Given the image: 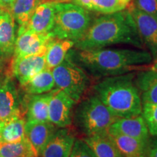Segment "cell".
I'll list each match as a JSON object with an SVG mask.
<instances>
[{
  "instance_id": "8d00e7d4",
  "label": "cell",
  "mask_w": 157,
  "mask_h": 157,
  "mask_svg": "<svg viewBox=\"0 0 157 157\" xmlns=\"http://www.w3.org/2000/svg\"><path fill=\"white\" fill-rule=\"evenodd\" d=\"M71 2V0H69V2Z\"/></svg>"
},
{
  "instance_id": "52a82bcc",
  "label": "cell",
  "mask_w": 157,
  "mask_h": 157,
  "mask_svg": "<svg viewBox=\"0 0 157 157\" xmlns=\"http://www.w3.org/2000/svg\"><path fill=\"white\" fill-rule=\"evenodd\" d=\"M127 9L132 17L143 45L151 55L153 61L157 60V17L139 10L131 3Z\"/></svg>"
},
{
  "instance_id": "603a6c76",
  "label": "cell",
  "mask_w": 157,
  "mask_h": 157,
  "mask_svg": "<svg viewBox=\"0 0 157 157\" xmlns=\"http://www.w3.org/2000/svg\"><path fill=\"white\" fill-rule=\"evenodd\" d=\"M82 139L91 148L97 157H122L114 143L109 138L108 132L85 137Z\"/></svg>"
},
{
  "instance_id": "cb8c5ba5",
  "label": "cell",
  "mask_w": 157,
  "mask_h": 157,
  "mask_svg": "<svg viewBox=\"0 0 157 157\" xmlns=\"http://www.w3.org/2000/svg\"><path fill=\"white\" fill-rule=\"evenodd\" d=\"M56 87L52 70L46 68L22 86L27 95H39L50 92Z\"/></svg>"
},
{
  "instance_id": "2e32d148",
  "label": "cell",
  "mask_w": 157,
  "mask_h": 157,
  "mask_svg": "<svg viewBox=\"0 0 157 157\" xmlns=\"http://www.w3.org/2000/svg\"><path fill=\"white\" fill-rule=\"evenodd\" d=\"M135 83L142 104H157V72L151 67L135 74Z\"/></svg>"
},
{
  "instance_id": "d6a6232c",
  "label": "cell",
  "mask_w": 157,
  "mask_h": 157,
  "mask_svg": "<svg viewBox=\"0 0 157 157\" xmlns=\"http://www.w3.org/2000/svg\"><path fill=\"white\" fill-rule=\"evenodd\" d=\"M151 68L157 72V60H154V63H153V65L151 66Z\"/></svg>"
},
{
  "instance_id": "484cf974",
  "label": "cell",
  "mask_w": 157,
  "mask_h": 157,
  "mask_svg": "<svg viewBox=\"0 0 157 157\" xmlns=\"http://www.w3.org/2000/svg\"><path fill=\"white\" fill-rule=\"evenodd\" d=\"M44 2V0H15L10 13L19 26L24 25L28 23L36 7Z\"/></svg>"
},
{
  "instance_id": "f1b7e54d",
  "label": "cell",
  "mask_w": 157,
  "mask_h": 157,
  "mask_svg": "<svg viewBox=\"0 0 157 157\" xmlns=\"http://www.w3.org/2000/svg\"><path fill=\"white\" fill-rule=\"evenodd\" d=\"M130 3L139 10L157 17V0H132Z\"/></svg>"
},
{
  "instance_id": "8992f818",
  "label": "cell",
  "mask_w": 157,
  "mask_h": 157,
  "mask_svg": "<svg viewBox=\"0 0 157 157\" xmlns=\"http://www.w3.org/2000/svg\"><path fill=\"white\" fill-rule=\"evenodd\" d=\"M52 72L56 88L64 91L76 103L84 97L93 85L91 76L68 56Z\"/></svg>"
},
{
  "instance_id": "7c38bea8",
  "label": "cell",
  "mask_w": 157,
  "mask_h": 157,
  "mask_svg": "<svg viewBox=\"0 0 157 157\" xmlns=\"http://www.w3.org/2000/svg\"><path fill=\"white\" fill-rule=\"evenodd\" d=\"M21 99L14 82L9 76L0 80V121L23 115Z\"/></svg>"
},
{
  "instance_id": "4316f807",
  "label": "cell",
  "mask_w": 157,
  "mask_h": 157,
  "mask_svg": "<svg viewBox=\"0 0 157 157\" xmlns=\"http://www.w3.org/2000/svg\"><path fill=\"white\" fill-rule=\"evenodd\" d=\"M142 114L148 132L152 136H157V104H143Z\"/></svg>"
},
{
  "instance_id": "83f0119b",
  "label": "cell",
  "mask_w": 157,
  "mask_h": 157,
  "mask_svg": "<svg viewBox=\"0 0 157 157\" xmlns=\"http://www.w3.org/2000/svg\"><path fill=\"white\" fill-rule=\"evenodd\" d=\"M69 157H97L83 139L76 138Z\"/></svg>"
},
{
  "instance_id": "4fadbf2b",
  "label": "cell",
  "mask_w": 157,
  "mask_h": 157,
  "mask_svg": "<svg viewBox=\"0 0 157 157\" xmlns=\"http://www.w3.org/2000/svg\"><path fill=\"white\" fill-rule=\"evenodd\" d=\"M47 68L45 54L14 59L11 62V72L22 86L36 74Z\"/></svg>"
},
{
  "instance_id": "30bf717a",
  "label": "cell",
  "mask_w": 157,
  "mask_h": 157,
  "mask_svg": "<svg viewBox=\"0 0 157 157\" xmlns=\"http://www.w3.org/2000/svg\"><path fill=\"white\" fill-rule=\"evenodd\" d=\"M56 15V2H44L35 10L28 23L19 26L17 34L29 31L38 34L52 31Z\"/></svg>"
},
{
  "instance_id": "d590c367",
  "label": "cell",
  "mask_w": 157,
  "mask_h": 157,
  "mask_svg": "<svg viewBox=\"0 0 157 157\" xmlns=\"http://www.w3.org/2000/svg\"><path fill=\"white\" fill-rule=\"evenodd\" d=\"M142 157H149V156H147V155H144V156H142Z\"/></svg>"
},
{
  "instance_id": "8fae6325",
  "label": "cell",
  "mask_w": 157,
  "mask_h": 157,
  "mask_svg": "<svg viewBox=\"0 0 157 157\" xmlns=\"http://www.w3.org/2000/svg\"><path fill=\"white\" fill-rule=\"evenodd\" d=\"M76 139L70 127L58 128L38 157H69Z\"/></svg>"
},
{
  "instance_id": "e0dca14e",
  "label": "cell",
  "mask_w": 157,
  "mask_h": 157,
  "mask_svg": "<svg viewBox=\"0 0 157 157\" xmlns=\"http://www.w3.org/2000/svg\"><path fill=\"white\" fill-rule=\"evenodd\" d=\"M15 39V21L10 12L5 10L0 15V58L12 56Z\"/></svg>"
},
{
  "instance_id": "1f68e13d",
  "label": "cell",
  "mask_w": 157,
  "mask_h": 157,
  "mask_svg": "<svg viewBox=\"0 0 157 157\" xmlns=\"http://www.w3.org/2000/svg\"><path fill=\"white\" fill-rule=\"evenodd\" d=\"M45 2H69V0H44Z\"/></svg>"
},
{
  "instance_id": "74e56055",
  "label": "cell",
  "mask_w": 157,
  "mask_h": 157,
  "mask_svg": "<svg viewBox=\"0 0 157 157\" xmlns=\"http://www.w3.org/2000/svg\"><path fill=\"white\" fill-rule=\"evenodd\" d=\"M0 157H2V156H1V155H0Z\"/></svg>"
},
{
  "instance_id": "3957f363",
  "label": "cell",
  "mask_w": 157,
  "mask_h": 157,
  "mask_svg": "<svg viewBox=\"0 0 157 157\" xmlns=\"http://www.w3.org/2000/svg\"><path fill=\"white\" fill-rule=\"evenodd\" d=\"M135 76L131 72L103 78L93 84L92 92L118 118L140 115L143 104Z\"/></svg>"
},
{
  "instance_id": "9a60e30c",
  "label": "cell",
  "mask_w": 157,
  "mask_h": 157,
  "mask_svg": "<svg viewBox=\"0 0 157 157\" xmlns=\"http://www.w3.org/2000/svg\"><path fill=\"white\" fill-rule=\"evenodd\" d=\"M57 129L58 127L50 121H25V137L36 151L37 157Z\"/></svg>"
},
{
  "instance_id": "836d02e7",
  "label": "cell",
  "mask_w": 157,
  "mask_h": 157,
  "mask_svg": "<svg viewBox=\"0 0 157 157\" xmlns=\"http://www.w3.org/2000/svg\"><path fill=\"white\" fill-rule=\"evenodd\" d=\"M5 10H5L4 8H2V7H1V6H0V15H1L2 14V13Z\"/></svg>"
},
{
  "instance_id": "ba28073f",
  "label": "cell",
  "mask_w": 157,
  "mask_h": 157,
  "mask_svg": "<svg viewBox=\"0 0 157 157\" xmlns=\"http://www.w3.org/2000/svg\"><path fill=\"white\" fill-rule=\"evenodd\" d=\"M76 104L64 91L58 88L52 90L49 103V121L58 128L70 127Z\"/></svg>"
},
{
  "instance_id": "9c48e42d",
  "label": "cell",
  "mask_w": 157,
  "mask_h": 157,
  "mask_svg": "<svg viewBox=\"0 0 157 157\" xmlns=\"http://www.w3.org/2000/svg\"><path fill=\"white\" fill-rule=\"evenodd\" d=\"M55 37L52 31L38 34L26 31L17 34L15 39L13 58L46 53L49 43Z\"/></svg>"
},
{
  "instance_id": "7402d4cb",
  "label": "cell",
  "mask_w": 157,
  "mask_h": 157,
  "mask_svg": "<svg viewBox=\"0 0 157 157\" xmlns=\"http://www.w3.org/2000/svg\"><path fill=\"white\" fill-rule=\"evenodd\" d=\"M131 1L132 0H71V2L90 11L107 15L127 9Z\"/></svg>"
},
{
  "instance_id": "e575fe53",
  "label": "cell",
  "mask_w": 157,
  "mask_h": 157,
  "mask_svg": "<svg viewBox=\"0 0 157 157\" xmlns=\"http://www.w3.org/2000/svg\"><path fill=\"white\" fill-rule=\"evenodd\" d=\"M2 67V61H1V59H0V69H1Z\"/></svg>"
},
{
  "instance_id": "f546056e",
  "label": "cell",
  "mask_w": 157,
  "mask_h": 157,
  "mask_svg": "<svg viewBox=\"0 0 157 157\" xmlns=\"http://www.w3.org/2000/svg\"><path fill=\"white\" fill-rule=\"evenodd\" d=\"M149 139L146 155L149 157H157V136Z\"/></svg>"
},
{
  "instance_id": "7a4b0ae2",
  "label": "cell",
  "mask_w": 157,
  "mask_h": 157,
  "mask_svg": "<svg viewBox=\"0 0 157 157\" xmlns=\"http://www.w3.org/2000/svg\"><path fill=\"white\" fill-rule=\"evenodd\" d=\"M117 44H131L139 49L144 48L127 9L93 20L84 36L75 42L74 48L96 50Z\"/></svg>"
},
{
  "instance_id": "277c9868",
  "label": "cell",
  "mask_w": 157,
  "mask_h": 157,
  "mask_svg": "<svg viewBox=\"0 0 157 157\" xmlns=\"http://www.w3.org/2000/svg\"><path fill=\"white\" fill-rule=\"evenodd\" d=\"M118 119L94 94L82 98L74 109L72 124L83 137L105 134Z\"/></svg>"
},
{
  "instance_id": "5b68a950",
  "label": "cell",
  "mask_w": 157,
  "mask_h": 157,
  "mask_svg": "<svg viewBox=\"0 0 157 157\" xmlns=\"http://www.w3.org/2000/svg\"><path fill=\"white\" fill-rule=\"evenodd\" d=\"M90 10L72 2L56 3L52 32L55 37L76 42L89 29L93 19Z\"/></svg>"
},
{
  "instance_id": "d4e9b609",
  "label": "cell",
  "mask_w": 157,
  "mask_h": 157,
  "mask_svg": "<svg viewBox=\"0 0 157 157\" xmlns=\"http://www.w3.org/2000/svg\"><path fill=\"white\" fill-rule=\"evenodd\" d=\"M2 157H37V154L26 137L18 142L0 143Z\"/></svg>"
},
{
  "instance_id": "ffe728a7",
  "label": "cell",
  "mask_w": 157,
  "mask_h": 157,
  "mask_svg": "<svg viewBox=\"0 0 157 157\" xmlns=\"http://www.w3.org/2000/svg\"><path fill=\"white\" fill-rule=\"evenodd\" d=\"M25 121L23 115H17L0 121V143H15L25 137Z\"/></svg>"
},
{
  "instance_id": "d6986e66",
  "label": "cell",
  "mask_w": 157,
  "mask_h": 157,
  "mask_svg": "<svg viewBox=\"0 0 157 157\" xmlns=\"http://www.w3.org/2000/svg\"><path fill=\"white\" fill-rule=\"evenodd\" d=\"M52 94L50 92L39 95H29L26 104V121H49V103Z\"/></svg>"
},
{
  "instance_id": "ac0fdd59",
  "label": "cell",
  "mask_w": 157,
  "mask_h": 157,
  "mask_svg": "<svg viewBox=\"0 0 157 157\" xmlns=\"http://www.w3.org/2000/svg\"><path fill=\"white\" fill-rule=\"evenodd\" d=\"M122 157H142L146 155L148 142L115 133L108 132Z\"/></svg>"
},
{
  "instance_id": "6da1fadb",
  "label": "cell",
  "mask_w": 157,
  "mask_h": 157,
  "mask_svg": "<svg viewBox=\"0 0 157 157\" xmlns=\"http://www.w3.org/2000/svg\"><path fill=\"white\" fill-rule=\"evenodd\" d=\"M67 56L98 79L147 69L153 61L150 52L143 49H71Z\"/></svg>"
},
{
  "instance_id": "44dd1931",
  "label": "cell",
  "mask_w": 157,
  "mask_h": 157,
  "mask_svg": "<svg viewBox=\"0 0 157 157\" xmlns=\"http://www.w3.org/2000/svg\"><path fill=\"white\" fill-rule=\"evenodd\" d=\"M75 42L68 39H60L54 37L49 43L46 53L47 68L53 69L66 59L68 52L74 48Z\"/></svg>"
},
{
  "instance_id": "5bb4252c",
  "label": "cell",
  "mask_w": 157,
  "mask_h": 157,
  "mask_svg": "<svg viewBox=\"0 0 157 157\" xmlns=\"http://www.w3.org/2000/svg\"><path fill=\"white\" fill-rule=\"evenodd\" d=\"M108 132L126 135L146 142L150 139V133L142 114L118 118L109 127Z\"/></svg>"
},
{
  "instance_id": "4dcf8cb0",
  "label": "cell",
  "mask_w": 157,
  "mask_h": 157,
  "mask_svg": "<svg viewBox=\"0 0 157 157\" xmlns=\"http://www.w3.org/2000/svg\"><path fill=\"white\" fill-rule=\"evenodd\" d=\"M15 0H0V6L6 10L10 12Z\"/></svg>"
}]
</instances>
